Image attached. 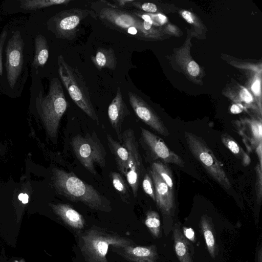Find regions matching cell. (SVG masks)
Masks as SVG:
<instances>
[{"instance_id": "obj_1", "label": "cell", "mask_w": 262, "mask_h": 262, "mask_svg": "<svg viewBox=\"0 0 262 262\" xmlns=\"http://www.w3.org/2000/svg\"><path fill=\"white\" fill-rule=\"evenodd\" d=\"M52 182L56 191L71 201L81 203L95 210L106 212L112 210L107 198L73 172L55 168L53 169Z\"/></svg>"}, {"instance_id": "obj_2", "label": "cell", "mask_w": 262, "mask_h": 262, "mask_svg": "<svg viewBox=\"0 0 262 262\" xmlns=\"http://www.w3.org/2000/svg\"><path fill=\"white\" fill-rule=\"evenodd\" d=\"M92 10L107 27L136 38L147 35L152 24L136 16L132 11L118 7L106 1H99L91 5Z\"/></svg>"}, {"instance_id": "obj_3", "label": "cell", "mask_w": 262, "mask_h": 262, "mask_svg": "<svg viewBox=\"0 0 262 262\" xmlns=\"http://www.w3.org/2000/svg\"><path fill=\"white\" fill-rule=\"evenodd\" d=\"M78 243L85 262H108L106 256L110 247H124L135 244L129 238L95 225L79 234Z\"/></svg>"}, {"instance_id": "obj_4", "label": "cell", "mask_w": 262, "mask_h": 262, "mask_svg": "<svg viewBox=\"0 0 262 262\" xmlns=\"http://www.w3.org/2000/svg\"><path fill=\"white\" fill-rule=\"evenodd\" d=\"M36 106L46 133L56 141L61 119L68 107L61 83L57 77L51 79L47 95L43 96L41 91L38 93Z\"/></svg>"}, {"instance_id": "obj_5", "label": "cell", "mask_w": 262, "mask_h": 262, "mask_svg": "<svg viewBox=\"0 0 262 262\" xmlns=\"http://www.w3.org/2000/svg\"><path fill=\"white\" fill-rule=\"evenodd\" d=\"M57 64L59 76L71 98L90 118L98 122L89 88L80 71L69 65L62 55L57 57Z\"/></svg>"}, {"instance_id": "obj_6", "label": "cell", "mask_w": 262, "mask_h": 262, "mask_svg": "<svg viewBox=\"0 0 262 262\" xmlns=\"http://www.w3.org/2000/svg\"><path fill=\"white\" fill-rule=\"evenodd\" d=\"M70 143L77 159L90 173L96 174L95 164L105 167L106 151L96 132L86 133L83 136L78 134Z\"/></svg>"}, {"instance_id": "obj_7", "label": "cell", "mask_w": 262, "mask_h": 262, "mask_svg": "<svg viewBox=\"0 0 262 262\" xmlns=\"http://www.w3.org/2000/svg\"><path fill=\"white\" fill-rule=\"evenodd\" d=\"M184 137L186 144L194 157L204 167L209 174L226 189L231 187L230 180L223 168L222 164L205 142L198 136L185 132Z\"/></svg>"}, {"instance_id": "obj_8", "label": "cell", "mask_w": 262, "mask_h": 262, "mask_svg": "<svg viewBox=\"0 0 262 262\" xmlns=\"http://www.w3.org/2000/svg\"><path fill=\"white\" fill-rule=\"evenodd\" d=\"M89 15L97 19L92 10L72 8L63 10L48 20V29L57 38L71 40L76 37L81 21Z\"/></svg>"}, {"instance_id": "obj_9", "label": "cell", "mask_w": 262, "mask_h": 262, "mask_svg": "<svg viewBox=\"0 0 262 262\" xmlns=\"http://www.w3.org/2000/svg\"><path fill=\"white\" fill-rule=\"evenodd\" d=\"M122 145L127 150L129 154L125 177L136 198L138 195L140 182L145 173V169L134 131L131 128L125 130L122 133Z\"/></svg>"}, {"instance_id": "obj_10", "label": "cell", "mask_w": 262, "mask_h": 262, "mask_svg": "<svg viewBox=\"0 0 262 262\" xmlns=\"http://www.w3.org/2000/svg\"><path fill=\"white\" fill-rule=\"evenodd\" d=\"M140 128V143L151 159H159L162 162L184 166L183 159L171 150L161 138L142 127Z\"/></svg>"}, {"instance_id": "obj_11", "label": "cell", "mask_w": 262, "mask_h": 262, "mask_svg": "<svg viewBox=\"0 0 262 262\" xmlns=\"http://www.w3.org/2000/svg\"><path fill=\"white\" fill-rule=\"evenodd\" d=\"M24 42L16 31L9 39L6 49V69L9 86L13 89L20 77L24 64Z\"/></svg>"}, {"instance_id": "obj_12", "label": "cell", "mask_w": 262, "mask_h": 262, "mask_svg": "<svg viewBox=\"0 0 262 262\" xmlns=\"http://www.w3.org/2000/svg\"><path fill=\"white\" fill-rule=\"evenodd\" d=\"M131 107L136 115L152 129L164 137L169 135L168 129L140 97L133 92L128 93Z\"/></svg>"}, {"instance_id": "obj_13", "label": "cell", "mask_w": 262, "mask_h": 262, "mask_svg": "<svg viewBox=\"0 0 262 262\" xmlns=\"http://www.w3.org/2000/svg\"><path fill=\"white\" fill-rule=\"evenodd\" d=\"M148 172L154 183L155 202L163 215L168 217L172 214L174 210L173 191L153 168L151 167Z\"/></svg>"}, {"instance_id": "obj_14", "label": "cell", "mask_w": 262, "mask_h": 262, "mask_svg": "<svg viewBox=\"0 0 262 262\" xmlns=\"http://www.w3.org/2000/svg\"><path fill=\"white\" fill-rule=\"evenodd\" d=\"M111 249L124 259L131 262H157L158 258L157 247L128 245L124 247H111Z\"/></svg>"}, {"instance_id": "obj_15", "label": "cell", "mask_w": 262, "mask_h": 262, "mask_svg": "<svg viewBox=\"0 0 262 262\" xmlns=\"http://www.w3.org/2000/svg\"><path fill=\"white\" fill-rule=\"evenodd\" d=\"M107 114L111 126L117 135L119 142L121 143L122 123L130 113L123 99L120 86L118 87L116 96L108 106Z\"/></svg>"}, {"instance_id": "obj_16", "label": "cell", "mask_w": 262, "mask_h": 262, "mask_svg": "<svg viewBox=\"0 0 262 262\" xmlns=\"http://www.w3.org/2000/svg\"><path fill=\"white\" fill-rule=\"evenodd\" d=\"M53 212L67 225L75 230H81L85 224L83 216L68 204H50Z\"/></svg>"}, {"instance_id": "obj_17", "label": "cell", "mask_w": 262, "mask_h": 262, "mask_svg": "<svg viewBox=\"0 0 262 262\" xmlns=\"http://www.w3.org/2000/svg\"><path fill=\"white\" fill-rule=\"evenodd\" d=\"M250 150L256 149L262 143L261 122L256 120L245 121L236 127Z\"/></svg>"}, {"instance_id": "obj_18", "label": "cell", "mask_w": 262, "mask_h": 262, "mask_svg": "<svg viewBox=\"0 0 262 262\" xmlns=\"http://www.w3.org/2000/svg\"><path fill=\"white\" fill-rule=\"evenodd\" d=\"M107 145L114 157L117 167L119 172L125 176L127 168L129 154L127 150L111 135L106 134Z\"/></svg>"}, {"instance_id": "obj_19", "label": "cell", "mask_w": 262, "mask_h": 262, "mask_svg": "<svg viewBox=\"0 0 262 262\" xmlns=\"http://www.w3.org/2000/svg\"><path fill=\"white\" fill-rule=\"evenodd\" d=\"M91 59L99 70L104 68L113 70L117 66V58L114 50L111 48H98L95 54L91 56Z\"/></svg>"}, {"instance_id": "obj_20", "label": "cell", "mask_w": 262, "mask_h": 262, "mask_svg": "<svg viewBox=\"0 0 262 262\" xmlns=\"http://www.w3.org/2000/svg\"><path fill=\"white\" fill-rule=\"evenodd\" d=\"M174 247L180 262H193L190 253L189 243L181 231L180 225L176 224L173 230Z\"/></svg>"}, {"instance_id": "obj_21", "label": "cell", "mask_w": 262, "mask_h": 262, "mask_svg": "<svg viewBox=\"0 0 262 262\" xmlns=\"http://www.w3.org/2000/svg\"><path fill=\"white\" fill-rule=\"evenodd\" d=\"M200 227L204 235L208 252L211 257L216 255V244L214 235V230L211 220L206 215L202 216L200 220Z\"/></svg>"}, {"instance_id": "obj_22", "label": "cell", "mask_w": 262, "mask_h": 262, "mask_svg": "<svg viewBox=\"0 0 262 262\" xmlns=\"http://www.w3.org/2000/svg\"><path fill=\"white\" fill-rule=\"evenodd\" d=\"M35 54L33 64L35 69L43 67L49 58V47L46 38L38 35L35 41Z\"/></svg>"}, {"instance_id": "obj_23", "label": "cell", "mask_w": 262, "mask_h": 262, "mask_svg": "<svg viewBox=\"0 0 262 262\" xmlns=\"http://www.w3.org/2000/svg\"><path fill=\"white\" fill-rule=\"evenodd\" d=\"M109 177L121 200L124 203H130L131 202L130 187L121 173L111 171L109 174Z\"/></svg>"}, {"instance_id": "obj_24", "label": "cell", "mask_w": 262, "mask_h": 262, "mask_svg": "<svg viewBox=\"0 0 262 262\" xmlns=\"http://www.w3.org/2000/svg\"><path fill=\"white\" fill-rule=\"evenodd\" d=\"M221 139L225 146L242 161L243 165L247 166L250 164V156L230 135L227 134H223Z\"/></svg>"}, {"instance_id": "obj_25", "label": "cell", "mask_w": 262, "mask_h": 262, "mask_svg": "<svg viewBox=\"0 0 262 262\" xmlns=\"http://www.w3.org/2000/svg\"><path fill=\"white\" fill-rule=\"evenodd\" d=\"M71 0H26L21 1V7L25 10H35L52 6L67 5Z\"/></svg>"}, {"instance_id": "obj_26", "label": "cell", "mask_w": 262, "mask_h": 262, "mask_svg": "<svg viewBox=\"0 0 262 262\" xmlns=\"http://www.w3.org/2000/svg\"><path fill=\"white\" fill-rule=\"evenodd\" d=\"M145 224L153 236L158 238L161 234L160 220L159 214L154 210L148 211L146 215Z\"/></svg>"}, {"instance_id": "obj_27", "label": "cell", "mask_w": 262, "mask_h": 262, "mask_svg": "<svg viewBox=\"0 0 262 262\" xmlns=\"http://www.w3.org/2000/svg\"><path fill=\"white\" fill-rule=\"evenodd\" d=\"M151 167L157 172L169 188L173 191V177L169 168L161 161L154 162Z\"/></svg>"}, {"instance_id": "obj_28", "label": "cell", "mask_w": 262, "mask_h": 262, "mask_svg": "<svg viewBox=\"0 0 262 262\" xmlns=\"http://www.w3.org/2000/svg\"><path fill=\"white\" fill-rule=\"evenodd\" d=\"M142 187L144 192L155 202L154 183L149 173H145L142 180Z\"/></svg>"}, {"instance_id": "obj_29", "label": "cell", "mask_w": 262, "mask_h": 262, "mask_svg": "<svg viewBox=\"0 0 262 262\" xmlns=\"http://www.w3.org/2000/svg\"><path fill=\"white\" fill-rule=\"evenodd\" d=\"M256 193L257 196V201L258 204L261 201L262 198V179H261V166L258 163L256 166Z\"/></svg>"}, {"instance_id": "obj_30", "label": "cell", "mask_w": 262, "mask_h": 262, "mask_svg": "<svg viewBox=\"0 0 262 262\" xmlns=\"http://www.w3.org/2000/svg\"><path fill=\"white\" fill-rule=\"evenodd\" d=\"M131 7L135 8V9H138L142 10L143 11L148 13H155L157 10L156 5L151 3H144L140 4L135 0L132 3Z\"/></svg>"}, {"instance_id": "obj_31", "label": "cell", "mask_w": 262, "mask_h": 262, "mask_svg": "<svg viewBox=\"0 0 262 262\" xmlns=\"http://www.w3.org/2000/svg\"><path fill=\"white\" fill-rule=\"evenodd\" d=\"M7 32L5 29L3 31L0 36V76L3 74V62H2V54L4 43L7 37Z\"/></svg>"}, {"instance_id": "obj_32", "label": "cell", "mask_w": 262, "mask_h": 262, "mask_svg": "<svg viewBox=\"0 0 262 262\" xmlns=\"http://www.w3.org/2000/svg\"><path fill=\"white\" fill-rule=\"evenodd\" d=\"M188 73L193 76H197L200 72L199 65L194 61H190L187 67Z\"/></svg>"}, {"instance_id": "obj_33", "label": "cell", "mask_w": 262, "mask_h": 262, "mask_svg": "<svg viewBox=\"0 0 262 262\" xmlns=\"http://www.w3.org/2000/svg\"><path fill=\"white\" fill-rule=\"evenodd\" d=\"M134 1V0H114L113 2L116 6L124 9L125 7H131Z\"/></svg>"}, {"instance_id": "obj_34", "label": "cell", "mask_w": 262, "mask_h": 262, "mask_svg": "<svg viewBox=\"0 0 262 262\" xmlns=\"http://www.w3.org/2000/svg\"><path fill=\"white\" fill-rule=\"evenodd\" d=\"M240 96L242 99L247 103H250L253 101L251 95L246 89L244 88L241 91Z\"/></svg>"}, {"instance_id": "obj_35", "label": "cell", "mask_w": 262, "mask_h": 262, "mask_svg": "<svg viewBox=\"0 0 262 262\" xmlns=\"http://www.w3.org/2000/svg\"><path fill=\"white\" fill-rule=\"evenodd\" d=\"M186 238L194 242L195 241V234L193 230L191 228H183V234Z\"/></svg>"}, {"instance_id": "obj_36", "label": "cell", "mask_w": 262, "mask_h": 262, "mask_svg": "<svg viewBox=\"0 0 262 262\" xmlns=\"http://www.w3.org/2000/svg\"><path fill=\"white\" fill-rule=\"evenodd\" d=\"M244 110L243 106L240 103L233 104L230 108V111L233 114H239Z\"/></svg>"}, {"instance_id": "obj_37", "label": "cell", "mask_w": 262, "mask_h": 262, "mask_svg": "<svg viewBox=\"0 0 262 262\" xmlns=\"http://www.w3.org/2000/svg\"><path fill=\"white\" fill-rule=\"evenodd\" d=\"M183 17L189 23H193V19L192 14L187 11H184L182 13Z\"/></svg>"}, {"instance_id": "obj_38", "label": "cell", "mask_w": 262, "mask_h": 262, "mask_svg": "<svg viewBox=\"0 0 262 262\" xmlns=\"http://www.w3.org/2000/svg\"><path fill=\"white\" fill-rule=\"evenodd\" d=\"M260 82L258 80H256L252 85L251 89L256 95H259L260 93Z\"/></svg>"}, {"instance_id": "obj_39", "label": "cell", "mask_w": 262, "mask_h": 262, "mask_svg": "<svg viewBox=\"0 0 262 262\" xmlns=\"http://www.w3.org/2000/svg\"><path fill=\"white\" fill-rule=\"evenodd\" d=\"M18 200L21 201L23 204H27L29 201V195L27 193H20L18 196Z\"/></svg>"}, {"instance_id": "obj_40", "label": "cell", "mask_w": 262, "mask_h": 262, "mask_svg": "<svg viewBox=\"0 0 262 262\" xmlns=\"http://www.w3.org/2000/svg\"><path fill=\"white\" fill-rule=\"evenodd\" d=\"M261 145L262 143H260L255 149L258 158L259 164L261 166H262Z\"/></svg>"}, {"instance_id": "obj_41", "label": "cell", "mask_w": 262, "mask_h": 262, "mask_svg": "<svg viewBox=\"0 0 262 262\" xmlns=\"http://www.w3.org/2000/svg\"><path fill=\"white\" fill-rule=\"evenodd\" d=\"M158 20H159L160 23L161 24H163L167 21V18L165 16L162 15L161 14H159L157 16Z\"/></svg>"}, {"instance_id": "obj_42", "label": "cell", "mask_w": 262, "mask_h": 262, "mask_svg": "<svg viewBox=\"0 0 262 262\" xmlns=\"http://www.w3.org/2000/svg\"><path fill=\"white\" fill-rule=\"evenodd\" d=\"M14 262H25L24 260L23 259L21 260H15Z\"/></svg>"}]
</instances>
